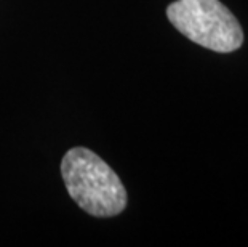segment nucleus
Returning a JSON list of instances; mask_svg holds the SVG:
<instances>
[{
  "label": "nucleus",
  "mask_w": 248,
  "mask_h": 247,
  "mask_svg": "<svg viewBox=\"0 0 248 247\" xmlns=\"http://www.w3.org/2000/svg\"><path fill=\"white\" fill-rule=\"evenodd\" d=\"M62 180L76 204L93 217H114L126 207V190L101 157L72 148L61 161Z\"/></svg>",
  "instance_id": "1"
},
{
  "label": "nucleus",
  "mask_w": 248,
  "mask_h": 247,
  "mask_svg": "<svg viewBox=\"0 0 248 247\" xmlns=\"http://www.w3.org/2000/svg\"><path fill=\"white\" fill-rule=\"evenodd\" d=\"M170 23L194 44L231 53L244 44V31L231 10L219 0H176L168 5Z\"/></svg>",
  "instance_id": "2"
}]
</instances>
